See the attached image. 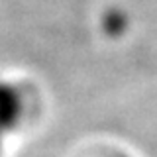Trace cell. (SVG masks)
I'll use <instances>...</instances> for the list:
<instances>
[{
  "mask_svg": "<svg viewBox=\"0 0 157 157\" xmlns=\"http://www.w3.org/2000/svg\"><path fill=\"white\" fill-rule=\"evenodd\" d=\"M24 96L14 85L0 81V134L14 130L24 118Z\"/></svg>",
  "mask_w": 157,
  "mask_h": 157,
  "instance_id": "1",
  "label": "cell"
},
{
  "mask_svg": "<svg viewBox=\"0 0 157 157\" xmlns=\"http://www.w3.org/2000/svg\"><path fill=\"white\" fill-rule=\"evenodd\" d=\"M0 151H2V134H0Z\"/></svg>",
  "mask_w": 157,
  "mask_h": 157,
  "instance_id": "2",
  "label": "cell"
}]
</instances>
